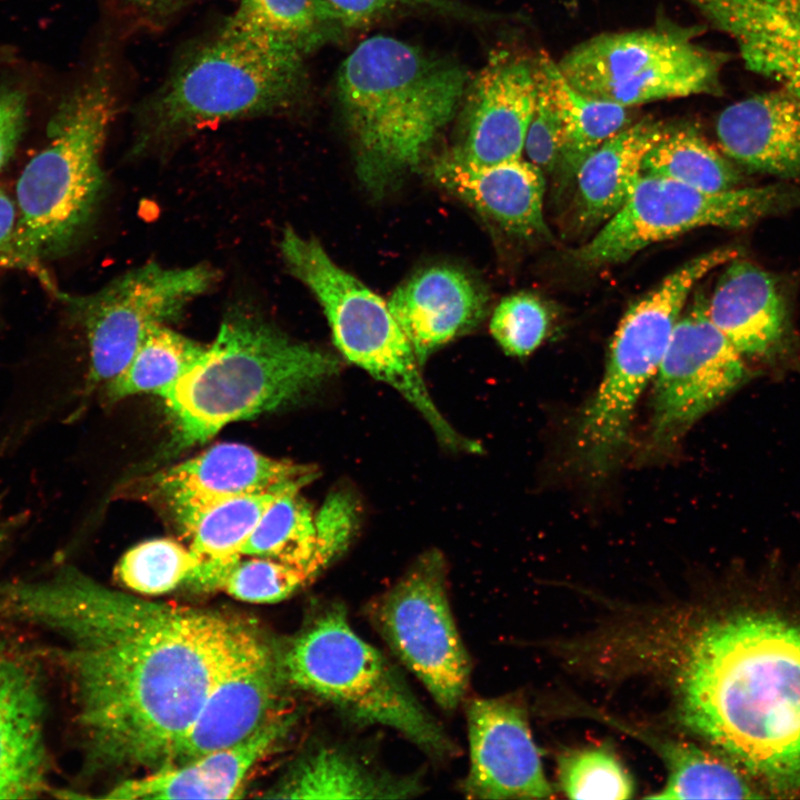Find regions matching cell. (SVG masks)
Instances as JSON below:
<instances>
[{
	"label": "cell",
	"instance_id": "39",
	"mask_svg": "<svg viewBox=\"0 0 800 800\" xmlns=\"http://www.w3.org/2000/svg\"><path fill=\"white\" fill-rule=\"evenodd\" d=\"M359 520L360 508L352 492L337 489L329 493L314 514L319 552L328 564L347 550Z\"/></svg>",
	"mask_w": 800,
	"mask_h": 800
},
{
	"label": "cell",
	"instance_id": "45",
	"mask_svg": "<svg viewBox=\"0 0 800 800\" xmlns=\"http://www.w3.org/2000/svg\"><path fill=\"white\" fill-rule=\"evenodd\" d=\"M11 524L12 523L10 521L6 523L0 522V547L8 538Z\"/></svg>",
	"mask_w": 800,
	"mask_h": 800
},
{
	"label": "cell",
	"instance_id": "35",
	"mask_svg": "<svg viewBox=\"0 0 800 800\" xmlns=\"http://www.w3.org/2000/svg\"><path fill=\"white\" fill-rule=\"evenodd\" d=\"M200 561L190 548L168 538L141 542L120 559L116 574L130 590L157 596L192 581Z\"/></svg>",
	"mask_w": 800,
	"mask_h": 800
},
{
	"label": "cell",
	"instance_id": "24",
	"mask_svg": "<svg viewBox=\"0 0 800 800\" xmlns=\"http://www.w3.org/2000/svg\"><path fill=\"white\" fill-rule=\"evenodd\" d=\"M721 151L741 169L800 186V99L789 91L762 92L718 116Z\"/></svg>",
	"mask_w": 800,
	"mask_h": 800
},
{
	"label": "cell",
	"instance_id": "33",
	"mask_svg": "<svg viewBox=\"0 0 800 800\" xmlns=\"http://www.w3.org/2000/svg\"><path fill=\"white\" fill-rule=\"evenodd\" d=\"M668 770L664 787L651 799H749L761 797L750 776L720 753L687 741L657 743Z\"/></svg>",
	"mask_w": 800,
	"mask_h": 800
},
{
	"label": "cell",
	"instance_id": "22",
	"mask_svg": "<svg viewBox=\"0 0 800 800\" xmlns=\"http://www.w3.org/2000/svg\"><path fill=\"white\" fill-rule=\"evenodd\" d=\"M436 181L506 232L521 238L549 236L543 213L544 173L523 158L472 163L456 152L432 168Z\"/></svg>",
	"mask_w": 800,
	"mask_h": 800
},
{
	"label": "cell",
	"instance_id": "29",
	"mask_svg": "<svg viewBox=\"0 0 800 800\" xmlns=\"http://www.w3.org/2000/svg\"><path fill=\"white\" fill-rule=\"evenodd\" d=\"M417 791L410 779L383 776L347 751L321 747L296 762L268 797L382 799L408 798Z\"/></svg>",
	"mask_w": 800,
	"mask_h": 800
},
{
	"label": "cell",
	"instance_id": "32",
	"mask_svg": "<svg viewBox=\"0 0 800 800\" xmlns=\"http://www.w3.org/2000/svg\"><path fill=\"white\" fill-rule=\"evenodd\" d=\"M302 488H288L267 507L240 550L242 557L278 560L316 577L329 566L319 552L314 514Z\"/></svg>",
	"mask_w": 800,
	"mask_h": 800
},
{
	"label": "cell",
	"instance_id": "2",
	"mask_svg": "<svg viewBox=\"0 0 800 800\" xmlns=\"http://www.w3.org/2000/svg\"><path fill=\"white\" fill-rule=\"evenodd\" d=\"M681 722L770 789H800V622L741 612L702 627L679 681Z\"/></svg>",
	"mask_w": 800,
	"mask_h": 800
},
{
	"label": "cell",
	"instance_id": "11",
	"mask_svg": "<svg viewBox=\"0 0 800 800\" xmlns=\"http://www.w3.org/2000/svg\"><path fill=\"white\" fill-rule=\"evenodd\" d=\"M797 208L800 186L789 182L707 192L642 173L623 206L572 251L571 259L578 267L598 269L622 263L649 246L699 228H749Z\"/></svg>",
	"mask_w": 800,
	"mask_h": 800
},
{
	"label": "cell",
	"instance_id": "21",
	"mask_svg": "<svg viewBox=\"0 0 800 800\" xmlns=\"http://www.w3.org/2000/svg\"><path fill=\"white\" fill-rule=\"evenodd\" d=\"M487 304L488 294L474 278L447 266L418 272L388 301L420 366L439 348L477 327Z\"/></svg>",
	"mask_w": 800,
	"mask_h": 800
},
{
	"label": "cell",
	"instance_id": "43",
	"mask_svg": "<svg viewBox=\"0 0 800 800\" xmlns=\"http://www.w3.org/2000/svg\"><path fill=\"white\" fill-rule=\"evenodd\" d=\"M17 223V208L12 200L0 190V257L10 248Z\"/></svg>",
	"mask_w": 800,
	"mask_h": 800
},
{
	"label": "cell",
	"instance_id": "8",
	"mask_svg": "<svg viewBox=\"0 0 800 800\" xmlns=\"http://www.w3.org/2000/svg\"><path fill=\"white\" fill-rule=\"evenodd\" d=\"M280 251L290 272L322 307L340 353L397 390L420 412L444 448L478 453L480 444L459 433L433 402L421 366L388 302L339 267L311 237L287 228Z\"/></svg>",
	"mask_w": 800,
	"mask_h": 800
},
{
	"label": "cell",
	"instance_id": "3",
	"mask_svg": "<svg viewBox=\"0 0 800 800\" xmlns=\"http://www.w3.org/2000/svg\"><path fill=\"white\" fill-rule=\"evenodd\" d=\"M466 86L459 64L393 37H370L350 52L337 96L369 192L384 193L423 161Z\"/></svg>",
	"mask_w": 800,
	"mask_h": 800
},
{
	"label": "cell",
	"instance_id": "15",
	"mask_svg": "<svg viewBox=\"0 0 800 800\" xmlns=\"http://www.w3.org/2000/svg\"><path fill=\"white\" fill-rule=\"evenodd\" d=\"M284 684L281 652L253 630L212 686L172 764L233 746L292 714Z\"/></svg>",
	"mask_w": 800,
	"mask_h": 800
},
{
	"label": "cell",
	"instance_id": "23",
	"mask_svg": "<svg viewBox=\"0 0 800 800\" xmlns=\"http://www.w3.org/2000/svg\"><path fill=\"white\" fill-rule=\"evenodd\" d=\"M296 722L294 714L272 720L233 746L190 761L166 766L124 780L107 799H230L238 798L253 767L280 747Z\"/></svg>",
	"mask_w": 800,
	"mask_h": 800
},
{
	"label": "cell",
	"instance_id": "1",
	"mask_svg": "<svg viewBox=\"0 0 800 800\" xmlns=\"http://www.w3.org/2000/svg\"><path fill=\"white\" fill-rule=\"evenodd\" d=\"M0 619L50 631L69 676L90 764L159 769L178 749L247 623L152 602L73 568L0 582Z\"/></svg>",
	"mask_w": 800,
	"mask_h": 800
},
{
	"label": "cell",
	"instance_id": "9",
	"mask_svg": "<svg viewBox=\"0 0 800 800\" xmlns=\"http://www.w3.org/2000/svg\"><path fill=\"white\" fill-rule=\"evenodd\" d=\"M739 256L740 249L731 246L703 252L627 309L614 332L602 380L574 428L572 448L581 459L597 467L620 461L638 400L654 378L693 287Z\"/></svg>",
	"mask_w": 800,
	"mask_h": 800
},
{
	"label": "cell",
	"instance_id": "18",
	"mask_svg": "<svg viewBox=\"0 0 800 800\" xmlns=\"http://www.w3.org/2000/svg\"><path fill=\"white\" fill-rule=\"evenodd\" d=\"M707 311L746 360L778 368L791 357L790 311L776 278L740 256L724 264Z\"/></svg>",
	"mask_w": 800,
	"mask_h": 800
},
{
	"label": "cell",
	"instance_id": "19",
	"mask_svg": "<svg viewBox=\"0 0 800 800\" xmlns=\"http://www.w3.org/2000/svg\"><path fill=\"white\" fill-rule=\"evenodd\" d=\"M537 97L536 60L494 54L472 86L466 138L454 152L477 164L521 159Z\"/></svg>",
	"mask_w": 800,
	"mask_h": 800
},
{
	"label": "cell",
	"instance_id": "5",
	"mask_svg": "<svg viewBox=\"0 0 800 800\" xmlns=\"http://www.w3.org/2000/svg\"><path fill=\"white\" fill-rule=\"evenodd\" d=\"M117 108L108 68H97L59 104L44 147L17 183V223L6 263L33 267L69 249L104 189L101 152Z\"/></svg>",
	"mask_w": 800,
	"mask_h": 800
},
{
	"label": "cell",
	"instance_id": "4",
	"mask_svg": "<svg viewBox=\"0 0 800 800\" xmlns=\"http://www.w3.org/2000/svg\"><path fill=\"white\" fill-rule=\"evenodd\" d=\"M339 370L333 354L292 340L256 308L234 304L201 360L161 397L173 447L206 442L228 423L292 403Z\"/></svg>",
	"mask_w": 800,
	"mask_h": 800
},
{
	"label": "cell",
	"instance_id": "14",
	"mask_svg": "<svg viewBox=\"0 0 800 800\" xmlns=\"http://www.w3.org/2000/svg\"><path fill=\"white\" fill-rule=\"evenodd\" d=\"M757 371L710 320L699 297L679 318L653 378L646 454L674 450L707 413Z\"/></svg>",
	"mask_w": 800,
	"mask_h": 800
},
{
	"label": "cell",
	"instance_id": "38",
	"mask_svg": "<svg viewBox=\"0 0 800 800\" xmlns=\"http://www.w3.org/2000/svg\"><path fill=\"white\" fill-rule=\"evenodd\" d=\"M550 316L542 301L531 293L506 297L494 309L490 331L508 356L526 357L544 340Z\"/></svg>",
	"mask_w": 800,
	"mask_h": 800
},
{
	"label": "cell",
	"instance_id": "41",
	"mask_svg": "<svg viewBox=\"0 0 800 800\" xmlns=\"http://www.w3.org/2000/svg\"><path fill=\"white\" fill-rule=\"evenodd\" d=\"M560 126L553 108L538 84L536 109L527 130L523 152L544 174L557 171L560 159Z\"/></svg>",
	"mask_w": 800,
	"mask_h": 800
},
{
	"label": "cell",
	"instance_id": "17",
	"mask_svg": "<svg viewBox=\"0 0 800 800\" xmlns=\"http://www.w3.org/2000/svg\"><path fill=\"white\" fill-rule=\"evenodd\" d=\"M46 700L36 662L0 638V799L36 798L48 788Z\"/></svg>",
	"mask_w": 800,
	"mask_h": 800
},
{
	"label": "cell",
	"instance_id": "7",
	"mask_svg": "<svg viewBox=\"0 0 800 800\" xmlns=\"http://www.w3.org/2000/svg\"><path fill=\"white\" fill-rule=\"evenodd\" d=\"M289 684L327 700L361 723L397 730L442 758L454 746L398 670L350 626L344 609L329 606L281 651Z\"/></svg>",
	"mask_w": 800,
	"mask_h": 800
},
{
	"label": "cell",
	"instance_id": "36",
	"mask_svg": "<svg viewBox=\"0 0 800 800\" xmlns=\"http://www.w3.org/2000/svg\"><path fill=\"white\" fill-rule=\"evenodd\" d=\"M558 778L570 799H630L634 781L620 758L606 744L567 749L558 756Z\"/></svg>",
	"mask_w": 800,
	"mask_h": 800
},
{
	"label": "cell",
	"instance_id": "27",
	"mask_svg": "<svg viewBox=\"0 0 800 800\" xmlns=\"http://www.w3.org/2000/svg\"><path fill=\"white\" fill-rule=\"evenodd\" d=\"M316 478H302L264 492L219 499L176 518L190 538L189 548L200 561L191 582L217 589L222 576L242 557L240 550L267 507L288 488L306 487Z\"/></svg>",
	"mask_w": 800,
	"mask_h": 800
},
{
	"label": "cell",
	"instance_id": "26",
	"mask_svg": "<svg viewBox=\"0 0 800 800\" xmlns=\"http://www.w3.org/2000/svg\"><path fill=\"white\" fill-rule=\"evenodd\" d=\"M663 126L651 117L631 122L581 162L573 177V213L579 227H601L623 206L642 174L644 156Z\"/></svg>",
	"mask_w": 800,
	"mask_h": 800
},
{
	"label": "cell",
	"instance_id": "46",
	"mask_svg": "<svg viewBox=\"0 0 800 800\" xmlns=\"http://www.w3.org/2000/svg\"><path fill=\"white\" fill-rule=\"evenodd\" d=\"M9 57V51L7 49L0 48V63L6 61Z\"/></svg>",
	"mask_w": 800,
	"mask_h": 800
},
{
	"label": "cell",
	"instance_id": "37",
	"mask_svg": "<svg viewBox=\"0 0 800 800\" xmlns=\"http://www.w3.org/2000/svg\"><path fill=\"white\" fill-rule=\"evenodd\" d=\"M316 578L309 571L278 560L242 557L222 576L217 589L251 603L279 602Z\"/></svg>",
	"mask_w": 800,
	"mask_h": 800
},
{
	"label": "cell",
	"instance_id": "16",
	"mask_svg": "<svg viewBox=\"0 0 800 800\" xmlns=\"http://www.w3.org/2000/svg\"><path fill=\"white\" fill-rule=\"evenodd\" d=\"M469 771L462 791L473 799H544L553 796L527 710L513 697L477 698L467 704Z\"/></svg>",
	"mask_w": 800,
	"mask_h": 800
},
{
	"label": "cell",
	"instance_id": "30",
	"mask_svg": "<svg viewBox=\"0 0 800 800\" xmlns=\"http://www.w3.org/2000/svg\"><path fill=\"white\" fill-rule=\"evenodd\" d=\"M340 27L320 0H238L221 28L303 57Z\"/></svg>",
	"mask_w": 800,
	"mask_h": 800
},
{
	"label": "cell",
	"instance_id": "6",
	"mask_svg": "<svg viewBox=\"0 0 800 800\" xmlns=\"http://www.w3.org/2000/svg\"><path fill=\"white\" fill-rule=\"evenodd\" d=\"M302 60L220 28L186 52L140 106L134 151L168 146L207 126L292 106L303 91Z\"/></svg>",
	"mask_w": 800,
	"mask_h": 800
},
{
	"label": "cell",
	"instance_id": "42",
	"mask_svg": "<svg viewBox=\"0 0 800 800\" xmlns=\"http://www.w3.org/2000/svg\"><path fill=\"white\" fill-rule=\"evenodd\" d=\"M26 93L20 89H0V170L18 144L26 120Z\"/></svg>",
	"mask_w": 800,
	"mask_h": 800
},
{
	"label": "cell",
	"instance_id": "25",
	"mask_svg": "<svg viewBox=\"0 0 800 800\" xmlns=\"http://www.w3.org/2000/svg\"><path fill=\"white\" fill-rule=\"evenodd\" d=\"M737 44L746 67L800 99V0H684Z\"/></svg>",
	"mask_w": 800,
	"mask_h": 800
},
{
	"label": "cell",
	"instance_id": "40",
	"mask_svg": "<svg viewBox=\"0 0 800 800\" xmlns=\"http://www.w3.org/2000/svg\"><path fill=\"white\" fill-rule=\"evenodd\" d=\"M340 27H356L401 8H427L472 18V10L453 0H320Z\"/></svg>",
	"mask_w": 800,
	"mask_h": 800
},
{
	"label": "cell",
	"instance_id": "28",
	"mask_svg": "<svg viewBox=\"0 0 800 800\" xmlns=\"http://www.w3.org/2000/svg\"><path fill=\"white\" fill-rule=\"evenodd\" d=\"M538 84L547 94L560 126L557 171L573 180L581 162L602 142L632 122L629 108L588 97L576 90L546 52L536 59Z\"/></svg>",
	"mask_w": 800,
	"mask_h": 800
},
{
	"label": "cell",
	"instance_id": "10",
	"mask_svg": "<svg viewBox=\"0 0 800 800\" xmlns=\"http://www.w3.org/2000/svg\"><path fill=\"white\" fill-rule=\"evenodd\" d=\"M696 29L676 24L606 32L573 47L558 63L579 92L626 108L721 93L728 54L694 41Z\"/></svg>",
	"mask_w": 800,
	"mask_h": 800
},
{
	"label": "cell",
	"instance_id": "31",
	"mask_svg": "<svg viewBox=\"0 0 800 800\" xmlns=\"http://www.w3.org/2000/svg\"><path fill=\"white\" fill-rule=\"evenodd\" d=\"M642 173L707 192L731 190L744 182L741 168L691 124H664L644 156Z\"/></svg>",
	"mask_w": 800,
	"mask_h": 800
},
{
	"label": "cell",
	"instance_id": "12",
	"mask_svg": "<svg viewBox=\"0 0 800 800\" xmlns=\"http://www.w3.org/2000/svg\"><path fill=\"white\" fill-rule=\"evenodd\" d=\"M217 278L206 263L171 268L150 261L93 293L67 297L88 342L89 383L113 382L149 332L180 319Z\"/></svg>",
	"mask_w": 800,
	"mask_h": 800
},
{
	"label": "cell",
	"instance_id": "20",
	"mask_svg": "<svg viewBox=\"0 0 800 800\" xmlns=\"http://www.w3.org/2000/svg\"><path fill=\"white\" fill-rule=\"evenodd\" d=\"M318 469L267 457L241 443H218L174 464L156 478L157 492L174 518L206 503L272 490L307 477Z\"/></svg>",
	"mask_w": 800,
	"mask_h": 800
},
{
	"label": "cell",
	"instance_id": "34",
	"mask_svg": "<svg viewBox=\"0 0 800 800\" xmlns=\"http://www.w3.org/2000/svg\"><path fill=\"white\" fill-rule=\"evenodd\" d=\"M206 346L172 330L152 329L122 373L107 387L111 400L137 394L162 397L203 357Z\"/></svg>",
	"mask_w": 800,
	"mask_h": 800
},
{
	"label": "cell",
	"instance_id": "13",
	"mask_svg": "<svg viewBox=\"0 0 800 800\" xmlns=\"http://www.w3.org/2000/svg\"><path fill=\"white\" fill-rule=\"evenodd\" d=\"M371 614L390 649L433 700L454 710L468 690L471 662L450 609L442 553H422L374 601Z\"/></svg>",
	"mask_w": 800,
	"mask_h": 800
},
{
	"label": "cell",
	"instance_id": "44",
	"mask_svg": "<svg viewBox=\"0 0 800 800\" xmlns=\"http://www.w3.org/2000/svg\"><path fill=\"white\" fill-rule=\"evenodd\" d=\"M140 12L153 18L170 16L194 0H124Z\"/></svg>",
	"mask_w": 800,
	"mask_h": 800
}]
</instances>
